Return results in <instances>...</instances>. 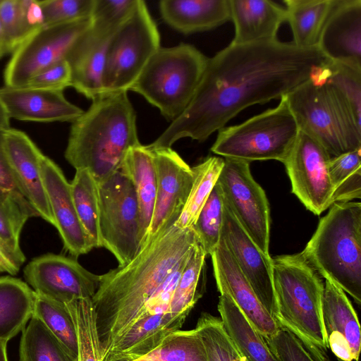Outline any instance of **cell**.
I'll return each instance as SVG.
<instances>
[{
    "label": "cell",
    "mask_w": 361,
    "mask_h": 361,
    "mask_svg": "<svg viewBox=\"0 0 361 361\" xmlns=\"http://www.w3.org/2000/svg\"><path fill=\"white\" fill-rule=\"evenodd\" d=\"M331 61L318 47L278 39L230 44L208 61L190 104L150 145L169 148L178 140H206L242 110L281 99Z\"/></svg>",
    "instance_id": "1"
},
{
    "label": "cell",
    "mask_w": 361,
    "mask_h": 361,
    "mask_svg": "<svg viewBox=\"0 0 361 361\" xmlns=\"http://www.w3.org/2000/svg\"><path fill=\"white\" fill-rule=\"evenodd\" d=\"M198 242L192 226H173L142 247L129 262L100 275L91 300L103 355L138 322L150 297L187 262Z\"/></svg>",
    "instance_id": "2"
},
{
    "label": "cell",
    "mask_w": 361,
    "mask_h": 361,
    "mask_svg": "<svg viewBox=\"0 0 361 361\" xmlns=\"http://www.w3.org/2000/svg\"><path fill=\"white\" fill-rule=\"evenodd\" d=\"M140 145L128 92H104L72 123L65 158L99 183L120 170L128 150Z\"/></svg>",
    "instance_id": "3"
},
{
    "label": "cell",
    "mask_w": 361,
    "mask_h": 361,
    "mask_svg": "<svg viewBox=\"0 0 361 361\" xmlns=\"http://www.w3.org/2000/svg\"><path fill=\"white\" fill-rule=\"evenodd\" d=\"M271 264L276 324L292 333L315 361H329L322 276L301 253L276 256Z\"/></svg>",
    "instance_id": "4"
},
{
    "label": "cell",
    "mask_w": 361,
    "mask_h": 361,
    "mask_svg": "<svg viewBox=\"0 0 361 361\" xmlns=\"http://www.w3.org/2000/svg\"><path fill=\"white\" fill-rule=\"evenodd\" d=\"M323 278L361 303V203H334L300 252Z\"/></svg>",
    "instance_id": "5"
},
{
    "label": "cell",
    "mask_w": 361,
    "mask_h": 361,
    "mask_svg": "<svg viewBox=\"0 0 361 361\" xmlns=\"http://www.w3.org/2000/svg\"><path fill=\"white\" fill-rule=\"evenodd\" d=\"M325 66L284 97L300 130L317 141L331 158L361 149V127L326 79Z\"/></svg>",
    "instance_id": "6"
},
{
    "label": "cell",
    "mask_w": 361,
    "mask_h": 361,
    "mask_svg": "<svg viewBox=\"0 0 361 361\" xmlns=\"http://www.w3.org/2000/svg\"><path fill=\"white\" fill-rule=\"evenodd\" d=\"M208 58L195 47L180 44L160 47L130 87L174 121L192 99Z\"/></svg>",
    "instance_id": "7"
},
{
    "label": "cell",
    "mask_w": 361,
    "mask_h": 361,
    "mask_svg": "<svg viewBox=\"0 0 361 361\" xmlns=\"http://www.w3.org/2000/svg\"><path fill=\"white\" fill-rule=\"evenodd\" d=\"M277 106L243 123L219 130L211 150L224 158L285 161L299 134V127L286 97Z\"/></svg>",
    "instance_id": "8"
},
{
    "label": "cell",
    "mask_w": 361,
    "mask_h": 361,
    "mask_svg": "<svg viewBox=\"0 0 361 361\" xmlns=\"http://www.w3.org/2000/svg\"><path fill=\"white\" fill-rule=\"evenodd\" d=\"M160 47L157 27L145 2L138 0L109 42L103 75L104 93L128 92Z\"/></svg>",
    "instance_id": "9"
},
{
    "label": "cell",
    "mask_w": 361,
    "mask_h": 361,
    "mask_svg": "<svg viewBox=\"0 0 361 361\" xmlns=\"http://www.w3.org/2000/svg\"><path fill=\"white\" fill-rule=\"evenodd\" d=\"M99 230L102 247L118 266L129 262L140 250V212L130 178L118 170L98 183Z\"/></svg>",
    "instance_id": "10"
},
{
    "label": "cell",
    "mask_w": 361,
    "mask_h": 361,
    "mask_svg": "<svg viewBox=\"0 0 361 361\" xmlns=\"http://www.w3.org/2000/svg\"><path fill=\"white\" fill-rule=\"evenodd\" d=\"M217 183L224 201L243 229L260 250L270 256L269 202L264 190L251 174L250 163L224 158Z\"/></svg>",
    "instance_id": "11"
},
{
    "label": "cell",
    "mask_w": 361,
    "mask_h": 361,
    "mask_svg": "<svg viewBox=\"0 0 361 361\" xmlns=\"http://www.w3.org/2000/svg\"><path fill=\"white\" fill-rule=\"evenodd\" d=\"M92 24L91 17L44 27L24 40L13 52L5 68V86L19 87L44 69L66 57Z\"/></svg>",
    "instance_id": "12"
},
{
    "label": "cell",
    "mask_w": 361,
    "mask_h": 361,
    "mask_svg": "<svg viewBox=\"0 0 361 361\" xmlns=\"http://www.w3.org/2000/svg\"><path fill=\"white\" fill-rule=\"evenodd\" d=\"M330 159L317 141L300 130L283 163L291 183L292 192L317 215L334 204V188L329 173Z\"/></svg>",
    "instance_id": "13"
},
{
    "label": "cell",
    "mask_w": 361,
    "mask_h": 361,
    "mask_svg": "<svg viewBox=\"0 0 361 361\" xmlns=\"http://www.w3.org/2000/svg\"><path fill=\"white\" fill-rule=\"evenodd\" d=\"M150 150L156 168L157 193L152 220L142 247L174 226L187 202L194 179L192 168L171 147Z\"/></svg>",
    "instance_id": "14"
},
{
    "label": "cell",
    "mask_w": 361,
    "mask_h": 361,
    "mask_svg": "<svg viewBox=\"0 0 361 361\" xmlns=\"http://www.w3.org/2000/svg\"><path fill=\"white\" fill-rule=\"evenodd\" d=\"M23 272L35 293L62 303L92 298L100 281V275L89 271L76 259L56 254L35 258Z\"/></svg>",
    "instance_id": "15"
},
{
    "label": "cell",
    "mask_w": 361,
    "mask_h": 361,
    "mask_svg": "<svg viewBox=\"0 0 361 361\" xmlns=\"http://www.w3.org/2000/svg\"><path fill=\"white\" fill-rule=\"evenodd\" d=\"M220 238L232 254L262 306L275 320L278 309L273 283L271 256L264 254L224 201Z\"/></svg>",
    "instance_id": "16"
},
{
    "label": "cell",
    "mask_w": 361,
    "mask_h": 361,
    "mask_svg": "<svg viewBox=\"0 0 361 361\" xmlns=\"http://www.w3.org/2000/svg\"><path fill=\"white\" fill-rule=\"evenodd\" d=\"M1 140L8 164L25 197L39 217L54 226L41 172L44 155L21 130H5L1 132Z\"/></svg>",
    "instance_id": "17"
},
{
    "label": "cell",
    "mask_w": 361,
    "mask_h": 361,
    "mask_svg": "<svg viewBox=\"0 0 361 361\" xmlns=\"http://www.w3.org/2000/svg\"><path fill=\"white\" fill-rule=\"evenodd\" d=\"M211 257L217 289L221 295L230 298L264 338L274 335L279 326L259 302L221 238Z\"/></svg>",
    "instance_id": "18"
},
{
    "label": "cell",
    "mask_w": 361,
    "mask_h": 361,
    "mask_svg": "<svg viewBox=\"0 0 361 361\" xmlns=\"http://www.w3.org/2000/svg\"><path fill=\"white\" fill-rule=\"evenodd\" d=\"M41 172L54 226L64 248L75 257L87 254L93 247L77 214L71 183L59 166L45 155Z\"/></svg>",
    "instance_id": "19"
},
{
    "label": "cell",
    "mask_w": 361,
    "mask_h": 361,
    "mask_svg": "<svg viewBox=\"0 0 361 361\" xmlns=\"http://www.w3.org/2000/svg\"><path fill=\"white\" fill-rule=\"evenodd\" d=\"M317 47L331 61L361 68V0H334Z\"/></svg>",
    "instance_id": "20"
},
{
    "label": "cell",
    "mask_w": 361,
    "mask_h": 361,
    "mask_svg": "<svg viewBox=\"0 0 361 361\" xmlns=\"http://www.w3.org/2000/svg\"><path fill=\"white\" fill-rule=\"evenodd\" d=\"M0 101L10 118L35 122H71L83 113L63 91L27 86L0 88Z\"/></svg>",
    "instance_id": "21"
},
{
    "label": "cell",
    "mask_w": 361,
    "mask_h": 361,
    "mask_svg": "<svg viewBox=\"0 0 361 361\" xmlns=\"http://www.w3.org/2000/svg\"><path fill=\"white\" fill-rule=\"evenodd\" d=\"M111 37L90 26L66 57L71 71V87L92 100L104 93L106 54Z\"/></svg>",
    "instance_id": "22"
},
{
    "label": "cell",
    "mask_w": 361,
    "mask_h": 361,
    "mask_svg": "<svg viewBox=\"0 0 361 361\" xmlns=\"http://www.w3.org/2000/svg\"><path fill=\"white\" fill-rule=\"evenodd\" d=\"M231 20L235 26L231 44H243L276 39L286 8L269 0H229Z\"/></svg>",
    "instance_id": "23"
},
{
    "label": "cell",
    "mask_w": 361,
    "mask_h": 361,
    "mask_svg": "<svg viewBox=\"0 0 361 361\" xmlns=\"http://www.w3.org/2000/svg\"><path fill=\"white\" fill-rule=\"evenodd\" d=\"M185 320L170 312L147 317L113 343L102 361H136L152 352L169 334L179 330Z\"/></svg>",
    "instance_id": "24"
},
{
    "label": "cell",
    "mask_w": 361,
    "mask_h": 361,
    "mask_svg": "<svg viewBox=\"0 0 361 361\" xmlns=\"http://www.w3.org/2000/svg\"><path fill=\"white\" fill-rule=\"evenodd\" d=\"M163 20L184 34L209 30L231 20L229 0H162Z\"/></svg>",
    "instance_id": "25"
},
{
    "label": "cell",
    "mask_w": 361,
    "mask_h": 361,
    "mask_svg": "<svg viewBox=\"0 0 361 361\" xmlns=\"http://www.w3.org/2000/svg\"><path fill=\"white\" fill-rule=\"evenodd\" d=\"M132 180L139 207L140 248L152 220L157 193V174L152 151L140 145L127 152L120 169Z\"/></svg>",
    "instance_id": "26"
},
{
    "label": "cell",
    "mask_w": 361,
    "mask_h": 361,
    "mask_svg": "<svg viewBox=\"0 0 361 361\" xmlns=\"http://www.w3.org/2000/svg\"><path fill=\"white\" fill-rule=\"evenodd\" d=\"M217 308L226 332L247 361H277L264 337L230 298L220 295Z\"/></svg>",
    "instance_id": "27"
},
{
    "label": "cell",
    "mask_w": 361,
    "mask_h": 361,
    "mask_svg": "<svg viewBox=\"0 0 361 361\" xmlns=\"http://www.w3.org/2000/svg\"><path fill=\"white\" fill-rule=\"evenodd\" d=\"M322 318L326 336L334 331L343 334L351 348L353 360L358 361L361 342L357 314L345 292L328 279L324 282Z\"/></svg>",
    "instance_id": "28"
},
{
    "label": "cell",
    "mask_w": 361,
    "mask_h": 361,
    "mask_svg": "<svg viewBox=\"0 0 361 361\" xmlns=\"http://www.w3.org/2000/svg\"><path fill=\"white\" fill-rule=\"evenodd\" d=\"M35 291L19 279L0 277V341L23 331L32 317Z\"/></svg>",
    "instance_id": "29"
},
{
    "label": "cell",
    "mask_w": 361,
    "mask_h": 361,
    "mask_svg": "<svg viewBox=\"0 0 361 361\" xmlns=\"http://www.w3.org/2000/svg\"><path fill=\"white\" fill-rule=\"evenodd\" d=\"M283 3L286 21L293 33L292 42L301 48L317 47L334 0H284Z\"/></svg>",
    "instance_id": "30"
},
{
    "label": "cell",
    "mask_w": 361,
    "mask_h": 361,
    "mask_svg": "<svg viewBox=\"0 0 361 361\" xmlns=\"http://www.w3.org/2000/svg\"><path fill=\"white\" fill-rule=\"evenodd\" d=\"M33 216L39 215L28 202L0 189V247L19 267L25 261L20 235L25 222Z\"/></svg>",
    "instance_id": "31"
},
{
    "label": "cell",
    "mask_w": 361,
    "mask_h": 361,
    "mask_svg": "<svg viewBox=\"0 0 361 361\" xmlns=\"http://www.w3.org/2000/svg\"><path fill=\"white\" fill-rule=\"evenodd\" d=\"M71 186L77 214L92 247H102L98 183L88 169H79Z\"/></svg>",
    "instance_id": "32"
},
{
    "label": "cell",
    "mask_w": 361,
    "mask_h": 361,
    "mask_svg": "<svg viewBox=\"0 0 361 361\" xmlns=\"http://www.w3.org/2000/svg\"><path fill=\"white\" fill-rule=\"evenodd\" d=\"M19 361H78L37 317L22 331Z\"/></svg>",
    "instance_id": "33"
},
{
    "label": "cell",
    "mask_w": 361,
    "mask_h": 361,
    "mask_svg": "<svg viewBox=\"0 0 361 361\" xmlns=\"http://www.w3.org/2000/svg\"><path fill=\"white\" fill-rule=\"evenodd\" d=\"M224 159L209 157L192 168L194 179L183 209L174 226L183 229L193 226L201 209L216 185Z\"/></svg>",
    "instance_id": "34"
},
{
    "label": "cell",
    "mask_w": 361,
    "mask_h": 361,
    "mask_svg": "<svg viewBox=\"0 0 361 361\" xmlns=\"http://www.w3.org/2000/svg\"><path fill=\"white\" fill-rule=\"evenodd\" d=\"M32 316L39 319L78 360V343L75 326L65 303L35 292Z\"/></svg>",
    "instance_id": "35"
},
{
    "label": "cell",
    "mask_w": 361,
    "mask_h": 361,
    "mask_svg": "<svg viewBox=\"0 0 361 361\" xmlns=\"http://www.w3.org/2000/svg\"><path fill=\"white\" fill-rule=\"evenodd\" d=\"M73 320L78 343V361H102V350L99 338L96 314L91 298L65 303Z\"/></svg>",
    "instance_id": "36"
},
{
    "label": "cell",
    "mask_w": 361,
    "mask_h": 361,
    "mask_svg": "<svg viewBox=\"0 0 361 361\" xmlns=\"http://www.w3.org/2000/svg\"><path fill=\"white\" fill-rule=\"evenodd\" d=\"M136 361H208L203 343L195 330L169 334L152 352Z\"/></svg>",
    "instance_id": "37"
},
{
    "label": "cell",
    "mask_w": 361,
    "mask_h": 361,
    "mask_svg": "<svg viewBox=\"0 0 361 361\" xmlns=\"http://www.w3.org/2000/svg\"><path fill=\"white\" fill-rule=\"evenodd\" d=\"M329 173L334 188V203L361 197V149L331 157Z\"/></svg>",
    "instance_id": "38"
},
{
    "label": "cell",
    "mask_w": 361,
    "mask_h": 361,
    "mask_svg": "<svg viewBox=\"0 0 361 361\" xmlns=\"http://www.w3.org/2000/svg\"><path fill=\"white\" fill-rule=\"evenodd\" d=\"M206 256L202 246L198 242L188 258L176 287L170 306V313L173 315L186 319L201 297L197 292V288Z\"/></svg>",
    "instance_id": "39"
},
{
    "label": "cell",
    "mask_w": 361,
    "mask_h": 361,
    "mask_svg": "<svg viewBox=\"0 0 361 361\" xmlns=\"http://www.w3.org/2000/svg\"><path fill=\"white\" fill-rule=\"evenodd\" d=\"M194 329L203 343L208 361H247L226 332L220 317L202 312Z\"/></svg>",
    "instance_id": "40"
},
{
    "label": "cell",
    "mask_w": 361,
    "mask_h": 361,
    "mask_svg": "<svg viewBox=\"0 0 361 361\" xmlns=\"http://www.w3.org/2000/svg\"><path fill=\"white\" fill-rule=\"evenodd\" d=\"M223 207L222 192L216 182L192 226L206 255L211 256L219 243Z\"/></svg>",
    "instance_id": "41"
},
{
    "label": "cell",
    "mask_w": 361,
    "mask_h": 361,
    "mask_svg": "<svg viewBox=\"0 0 361 361\" xmlns=\"http://www.w3.org/2000/svg\"><path fill=\"white\" fill-rule=\"evenodd\" d=\"M324 76L349 107L361 127V68L330 61L324 68Z\"/></svg>",
    "instance_id": "42"
},
{
    "label": "cell",
    "mask_w": 361,
    "mask_h": 361,
    "mask_svg": "<svg viewBox=\"0 0 361 361\" xmlns=\"http://www.w3.org/2000/svg\"><path fill=\"white\" fill-rule=\"evenodd\" d=\"M138 0H95L92 27L112 36L135 8Z\"/></svg>",
    "instance_id": "43"
},
{
    "label": "cell",
    "mask_w": 361,
    "mask_h": 361,
    "mask_svg": "<svg viewBox=\"0 0 361 361\" xmlns=\"http://www.w3.org/2000/svg\"><path fill=\"white\" fill-rule=\"evenodd\" d=\"M39 2L44 27L91 17L95 4V0H43Z\"/></svg>",
    "instance_id": "44"
},
{
    "label": "cell",
    "mask_w": 361,
    "mask_h": 361,
    "mask_svg": "<svg viewBox=\"0 0 361 361\" xmlns=\"http://www.w3.org/2000/svg\"><path fill=\"white\" fill-rule=\"evenodd\" d=\"M264 338L277 361H315L300 341L284 328L279 327L274 335Z\"/></svg>",
    "instance_id": "45"
},
{
    "label": "cell",
    "mask_w": 361,
    "mask_h": 361,
    "mask_svg": "<svg viewBox=\"0 0 361 361\" xmlns=\"http://www.w3.org/2000/svg\"><path fill=\"white\" fill-rule=\"evenodd\" d=\"M0 22L7 51L13 53L24 41L17 0H0Z\"/></svg>",
    "instance_id": "46"
},
{
    "label": "cell",
    "mask_w": 361,
    "mask_h": 361,
    "mask_svg": "<svg viewBox=\"0 0 361 361\" xmlns=\"http://www.w3.org/2000/svg\"><path fill=\"white\" fill-rule=\"evenodd\" d=\"M186 262L173 271L150 297L138 322L152 315L170 312L171 300Z\"/></svg>",
    "instance_id": "47"
},
{
    "label": "cell",
    "mask_w": 361,
    "mask_h": 361,
    "mask_svg": "<svg viewBox=\"0 0 361 361\" xmlns=\"http://www.w3.org/2000/svg\"><path fill=\"white\" fill-rule=\"evenodd\" d=\"M24 85L63 91L67 87L71 86V71L69 64L66 59L61 60L32 77Z\"/></svg>",
    "instance_id": "48"
},
{
    "label": "cell",
    "mask_w": 361,
    "mask_h": 361,
    "mask_svg": "<svg viewBox=\"0 0 361 361\" xmlns=\"http://www.w3.org/2000/svg\"><path fill=\"white\" fill-rule=\"evenodd\" d=\"M24 40L44 27V18L39 1L17 0Z\"/></svg>",
    "instance_id": "49"
},
{
    "label": "cell",
    "mask_w": 361,
    "mask_h": 361,
    "mask_svg": "<svg viewBox=\"0 0 361 361\" xmlns=\"http://www.w3.org/2000/svg\"><path fill=\"white\" fill-rule=\"evenodd\" d=\"M0 189L28 202L20 188L4 153L0 132Z\"/></svg>",
    "instance_id": "50"
},
{
    "label": "cell",
    "mask_w": 361,
    "mask_h": 361,
    "mask_svg": "<svg viewBox=\"0 0 361 361\" xmlns=\"http://www.w3.org/2000/svg\"><path fill=\"white\" fill-rule=\"evenodd\" d=\"M329 348L338 357L343 361H353V357L349 343L341 333L334 331L327 336Z\"/></svg>",
    "instance_id": "51"
},
{
    "label": "cell",
    "mask_w": 361,
    "mask_h": 361,
    "mask_svg": "<svg viewBox=\"0 0 361 361\" xmlns=\"http://www.w3.org/2000/svg\"><path fill=\"white\" fill-rule=\"evenodd\" d=\"M20 267L16 264L0 247V273L6 272L11 275L16 274Z\"/></svg>",
    "instance_id": "52"
},
{
    "label": "cell",
    "mask_w": 361,
    "mask_h": 361,
    "mask_svg": "<svg viewBox=\"0 0 361 361\" xmlns=\"http://www.w3.org/2000/svg\"><path fill=\"white\" fill-rule=\"evenodd\" d=\"M10 117L0 101V132L10 128Z\"/></svg>",
    "instance_id": "53"
},
{
    "label": "cell",
    "mask_w": 361,
    "mask_h": 361,
    "mask_svg": "<svg viewBox=\"0 0 361 361\" xmlns=\"http://www.w3.org/2000/svg\"><path fill=\"white\" fill-rule=\"evenodd\" d=\"M8 54L4 32L0 22V59Z\"/></svg>",
    "instance_id": "54"
},
{
    "label": "cell",
    "mask_w": 361,
    "mask_h": 361,
    "mask_svg": "<svg viewBox=\"0 0 361 361\" xmlns=\"http://www.w3.org/2000/svg\"><path fill=\"white\" fill-rule=\"evenodd\" d=\"M6 341H0V361H8Z\"/></svg>",
    "instance_id": "55"
},
{
    "label": "cell",
    "mask_w": 361,
    "mask_h": 361,
    "mask_svg": "<svg viewBox=\"0 0 361 361\" xmlns=\"http://www.w3.org/2000/svg\"><path fill=\"white\" fill-rule=\"evenodd\" d=\"M338 361H343V360H339V359H338Z\"/></svg>",
    "instance_id": "56"
}]
</instances>
